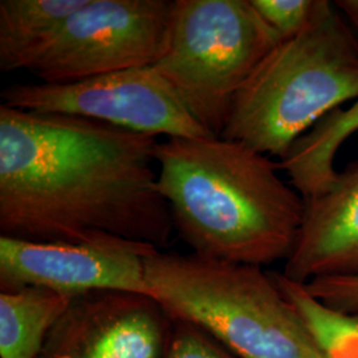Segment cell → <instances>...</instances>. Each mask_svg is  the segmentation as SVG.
I'll return each mask as SVG.
<instances>
[{
  "label": "cell",
  "instance_id": "6da1fadb",
  "mask_svg": "<svg viewBox=\"0 0 358 358\" xmlns=\"http://www.w3.org/2000/svg\"><path fill=\"white\" fill-rule=\"evenodd\" d=\"M158 140L76 115L0 105V236L103 238L165 248L174 224L154 170Z\"/></svg>",
  "mask_w": 358,
  "mask_h": 358
},
{
  "label": "cell",
  "instance_id": "7a4b0ae2",
  "mask_svg": "<svg viewBox=\"0 0 358 358\" xmlns=\"http://www.w3.org/2000/svg\"><path fill=\"white\" fill-rule=\"evenodd\" d=\"M158 192L179 238L206 259L263 267L288 259L306 201L278 162L215 136L157 143Z\"/></svg>",
  "mask_w": 358,
  "mask_h": 358
},
{
  "label": "cell",
  "instance_id": "3957f363",
  "mask_svg": "<svg viewBox=\"0 0 358 358\" xmlns=\"http://www.w3.org/2000/svg\"><path fill=\"white\" fill-rule=\"evenodd\" d=\"M358 99V35L333 1L280 41L231 105L222 138L282 159L321 118Z\"/></svg>",
  "mask_w": 358,
  "mask_h": 358
},
{
  "label": "cell",
  "instance_id": "277c9868",
  "mask_svg": "<svg viewBox=\"0 0 358 358\" xmlns=\"http://www.w3.org/2000/svg\"><path fill=\"white\" fill-rule=\"evenodd\" d=\"M150 294L235 358H325L271 272L190 254L145 256Z\"/></svg>",
  "mask_w": 358,
  "mask_h": 358
},
{
  "label": "cell",
  "instance_id": "5b68a950",
  "mask_svg": "<svg viewBox=\"0 0 358 358\" xmlns=\"http://www.w3.org/2000/svg\"><path fill=\"white\" fill-rule=\"evenodd\" d=\"M280 41L251 0H174L153 66L192 118L220 137L235 96Z\"/></svg>",
  "mask_w": 358,
  "mask_h": 358
},
{
  "label": "cell",
  "instance_id": "8992f818",
  "mask_svg": "<svg viewBox=\"0 0 358 358\" xmlns=\"http://www.w3.org/2000/svg\"><path fill=\"white\" fill-rule=\"evenodd\" d=\"M174 0H88L29 60L41 83L153 66L166 48Z\"/></svg>",
  "mask_w": 358,
  "mask_h": 358
},
{
  "label": "cell",
  "instance_id": "52a82bcc",
  "mask_svg": "<svg viewBox=\"0 0 358 358\" xmlns=\"http://www.w3.org/2000/svg\"><path fill=\"white\" fill-rule=\"evenodd\" d=\"M1 103L24 112L76 115L154 137L211 136L154 66L131 68L60 84H13Z\"/></svg>",
  "mask_w": 358,
  "mask_h": 358
},
{
  "label": "cell",
  "instance_id": "ba28073f",
  "mask_svg": "<svg viewBox=\"0 0 358 358\" xmlns=\"http://www.w3.org/2000/svg\"><path fill=\"white\" fill-rule=\"evenodd\" d=\"M154 250L112 236L78 244L0 236V291L38 287L72 297L92 291L150 294L143 259Z\"/></svg>",
  "mask_w": 358,
  "mask_h": 358
},
{
  "label": "cell",
  "instance_id": "9c48e42d",
  "mask_svg": "<svg viewBox=\"0 0 358 358\" xmlns=\"http://www.w3.org/2000/svg\"><path fill=\"white\" fill-rule=\"evenodd\" d=\"M173 328L150 294L92 291L72 299L38 358H165Z\"/></svg>",
  "mask_w": 358,
  "mask_h": 358
},
{
  "label": "cell",
  "instance_id": "30bf717a",
  "mask_svg": "<svg viewBox=\"0 0 358 358\" xmlns=\"http://www.w3.org/2000/svg\"><path fill=\"white\" fill-rule=\"evenodd\" d=\"M304 201L282 275L299 284L358 276V161L338 171L325 192Z\"/></svg>",
  "mask_w": 358,
  "mask_h": 358
},
{
  "label": "cell",
  "instance_id": "8fae6325",
  "mask_svg": "<svg viewBox=\"0 0 358 358\" xmlns=\"http://www.w3.org/2000/svg\"><path fill=\"white\" fill-rule=\"evenodd\" d=\"M358 131V99L346 109H336L294 142L278 162L289 183L304 199L325 192L337 177L334 159L341 145Z\"/></svg>",
  "mask_w": 358,
  "mask_h": 358
},
{
  "label": "cell",
  "instance_id": "7c38bea8",
  "mask_svg": "<svg viewBox=\"0 0 358 358\" xmlns=\"http://www.w3.org/2000/svg\"><path fill=\"white\" fill-rule=\"evenodd\" d=\"M88 0H1L0 71L26 69L34 55Z\"/></svg>",
  "mask_w": 358,
  "mask_h": 358
},
{
  "label": "cell",
  "instance_id": "4fadbf2b",
  "mask_svg": "<svg viewBox=\"0 0 358 358\" xmlns=\"http://www.w3.org/2000/svg\"><path fill=\"white\" fill-rule=\"evenodd\" d=\"M72 299L38 287L0 291V357L38 358Z\"/></svg>",
  "mask_w": 358,
  "mask_h": 358
},
{
  "label": "cell",
  "instance_id": "5bb4252c",
  "mask_svg": "<svg viewBox=\"0 0 358 358\" xmlns=\"http://www.w3.org/2000/svg\"><path fill=\"white\" fill-rule=\"evenodd\" d=\"M279 289L296 309L325 358H358V316L325 306L304 284L271 272Z\"/></svg>",
  "mask_w": 358,
  "mask_h": 358
},
{
  "label": "cell",
  "instance_id": "9a60e30c",
  "mask_svg": "<svg viewBox=\"0 0 358 358\" xmlns=\"http://www.w3.org/2000/svg\"><path fill=\"white\" fill-rule=\"evenodd\" d=\"M251 4L284 41L294 38L307 27L316 0H251Z\"/></svg>",
  "mask_w": 358,
  "mask_h": 358
},
{
  "label": "cell",
  "instance_id": "2e32d148",
  "mask_svg": "<svg viewBox=\"0 0 358 358\" xmlns=\"http://www.w3.org/2000/svg\"><path fill=\"white\" fill-rule=\"evenodd\" d=\"M165 358H235L203 329L174 320L171 340Z\"/></svg>",
  "mask_w": 358,
  "mask_h": 358
},
{
  "label": "cell",
  "instance_id": "e0dca14e",
  "mask_svg": "<svg viewBox=\"0 0 358 358\" xmlns=\"http://www.w3.org/2000/svg\"><path fill=\"white\" fill-rule=\"evenodd\" d=\"M304 287L328 307L346 313L358 310V276L321 278L304 284Z\"/></svg>",
  "mask_w": 358,
  "mask_h": 358
},
{
  "label": "cell",
  "instance_id": "ac0fdd59",
  "mask_svg": "<svg viewBox=\"0 0 358 358\" xmlns=\"http://www.w3.org/2000/svg\"><path fill=\"white\" fill-rule=\"evenodd\" d=\"M334 4L358 35V0H337Z\"/></svg>",
  "mask_w": 358,
  "mask_h": 358
}]
</instances>
